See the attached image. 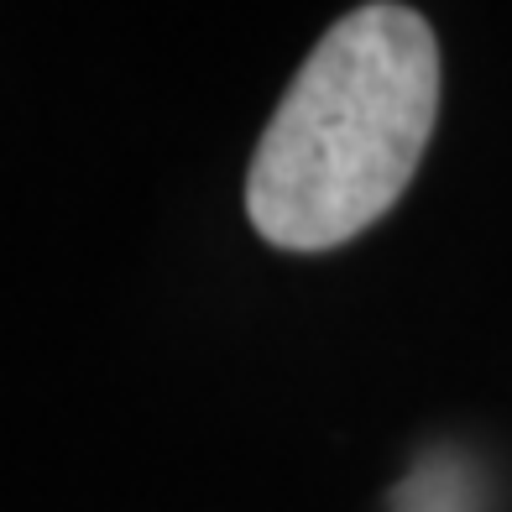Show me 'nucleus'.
<instances>
[{
    "instance_id": "obj_1",
    "label": "nucleus",
    "mask_w": 512,
    "mask_h": 512,
    "mask_svg": "<svg viewBox=\"0 0 512 512\" xmlns=\"http://www.w3.org/2000/svg\"><path fill=\"white\" fill-rule=\"evenodd\" d=\"M439 115V42L408 6H356L319 37L256 142L246 215L283 251H330L403 199Z\"/></svg>"
}]
</instances>
